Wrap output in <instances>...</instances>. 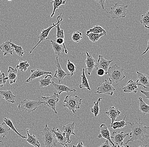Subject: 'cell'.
<instances>
[{
    "instance_id": "obj_1",
    "label": "cell",
    "mask_w": 149,
    "mask_h": 147,
    "mask_svg": "<svg viewBox=\"0 0 149 147\" xmlns=\"http://www.w3.org/2000/svg\"><path fill=\"white\" fill-rule=\"evenodd\" d=\"M140 119L139 122L131 123L128 122L131 127V131L130 133V139L126 142L127 146L129 147L127 144L130 142L140 140L143 142L145 139H148L149 137V127L144 126L143 124L140 122Z\"/></svg>"
},
{
    "instance_id": "obj_2",
    "label": "cell",
    "mask_w": 149,
    "mask_h": 147,
    "mask_svg": "<svg viewBox=\"0 0 149 147\" xmlns=\"http://www.w3.org/2000/svg\"><path fill=\"white\" fill-rule=\"evenodd\" d=\"M107 74L109 75V81L111 83L117 84L125 78L124 69L121 68L116 64L109 67Z\"/></svg>"
},
{
    "instance_id": "obj_3",
    "label": "cell",
    "mask_w": 149,
    "mask_h": 147,
    "mask_svg": "<svg viewBox=\"0 0 149 147\" xmlns=\"http://www.w3.org/2000/svg\"><path fill=\"white\" fill-rule=\"evenodd\" d=\"M42 139L44 142L45 147H52L57 146V140L55 137L54 134L52 130L49 128L46 124L45 127L42 132Z\"/></svg>"
},
{
    "instance_id": "obj_4",
    "label": "cell",
    "mask_w": 149,
    "mask_h": 147,
    "mask_svg": "<svg viewBox=\"0 0 149 147\" xmlns=\"http://www.w3.org/2000/svg\"><path fill=\"white\" fill-rule=\"evenodd\" d=\"M82 99L78 96H69L65 97L64 100L65 105V107H67L70 111H72L74 114L76 113V110L80 109V106L81 105Z\"/></svg>"
},
{
    "instance_id": "obj_5",
    "label": "cell",
    "mask_w": 149,
    "mask_h": 147,
    "mask_svg": "<svg viewBox=\"0 0 149 147\" xmlns=\"http://www.w3.org/2000/svg\"><path fill=\"white\" fill-rule=\"evenodd\" d=\"M128 5L116 3L110 9L109 13L111 15L112 19L125 18L127 14Z\"/></svg>"
},
{
    "instance_id": "obj_6",
    "label": "cell",
    "mask_w": 149,
    "mask_h": 147,
    "mask_svg": "<svg viewBox=\"0 0 149 147\" xmlns=\"http://www.w3.org/2000/svg\"><path fill=\"white\" fill-rule=\"evenodd\" d=\"M42 104L45 105V102L40 100H32L24 99L19 104L18 109L19 110H25L29 113H31L37 109L38 106Z\"/></svg>"
},
{
    "instance_id": "obj_7",
    "label": "cell",
    "mask_w": 149,
    "mask_h": 147,
    "mask_svg": "<svg viewBox=\"0 0 149 147\" xmlns=\"http://www.w3.org/2000/svg\"><path fill=\"white\" fill-rule=\"evenodd\" d=\"M62 20H63V17H62V13H61L57 17L56 21L57 22L56 24L53 23L52 26H50L47 29H43L42 30H41L40 33V37H39V38H40L39 41L37 43L36 45H35L34 47H33L31 51H30L29 52V54H31V53H32L33 51L35 49V47H37V45H38L40 43L46 40L50 39V38L48 37V35H49V33H50L51 30L53 28L55 27V26L57 24L62 22Z\"/></svg>"
},
{
    "instance_id": "obj_8",
    "label": "cell",
    "mask_w": 149,
    "mask_h": 147,
    "mask_svg": "<svg viewBox=\"0 0 149 147\" xmlns=\"http://www.w3.org/2000/svg\"><path fill=\"white\" fill-rule=\"evenodd\" d=\"M42 98L45 101V105L53 111L54 113L57 114V112L56 108L59 101V95L57 93H54L49 96H42Z\"/></svg>"
},
{
    "instance_id": "obj_9",
    "label": "cell",
    "mask_w": 149,
    "mask_h": 147,
    "mask_svg": "<svg viewBox=\"0 0 149 147\" xmlns=\"http://www.w3.org/2000/svg\"><path fill=\"white\" fill-rule=\"evenodd\" d=\"M115 90V88L112 86L111 84L105 80L104 82L98 87L97 90L95 92V93L103 94L112 96L113 95V91Z\"/></svg>"
},
{
    "instance_id": "obj_10",
    "label": "cell",
    "mask_w": 149,
    "mask_h": 147,
    "mask_svg": "<svg viewBox=\"0 0 149 147\" xmlns=\"http://www.w3.org/2000/svg\"><path fill=\"white\" fill-rule=\"evenodd\" d=\"M130 133H125L123 131L121 132H113L112 135L111 136V138L114 141L115 144L117 145L118 147H123V140L127 137H129Z\"/></svg>"
},
{
    "instance_id": "obj_11",
    "label": "cell",
    "mask_w": 149,
    "mask_h": 147,
    "mask_svg": "<svg viewBox=\"0 0 149 147\" xmlns=\"http://www.w3.org/2000/svg\"><path fill=\"white\" fill-rule=\"evenodd\" d=\"M113 62V60H108L105 59L102 55H99L98 56L97 62L95 66V68L97 70L98 69L101 68L104 70L107 75L108 70L111 63Z\"/></svg>"
},
{
    "instance_id": "obj_12",
    "label": "cell",
    "mask_w": 149,
    "mask_h": 147,
    "mask_svg": "<svg viewBox=\"0 0 149 147\" xmlns=\"http://www.w3.org/2000/svg\"><path fill=\"white\" fill-rule=\"evenodd\" d=\"M74 126L75 124L74 123L68 124L67 125H63L62 127V132L65 134L67 140V143H70L71 142V140L70 139V137L71 135H75V134L74 133Z\"/></svg>"
},
{
    "instance_id": "obj_13",
    "label": "cell",
    "mask_w": 149,
    "mask_h": 147,
    "mask_svg": "<svg viewBox=\"0 0 149 147\" xmlns=\"http://www.w3.org/2000/svg\"><path fill=\"white\" fill-rule=\"evenodd\" d=\"M56 65L57 67V70H56L55 73L54 77V78H56L58 81V83H61V81H63L64 78L66 76H70V74H67L65 71L63 70L62 68L61 67L60 64L58 60V56H56Z\"/></svg>"
},
{
    "instance_id": "obj_14",
    "label": "cell",
    "mask_w": 149,
    "mask_h": 147,
    "mask_svg": "<svg viewBox=\"0 0 149 147\" xmlns=\"http://www.w3.org/2000/svg\"><path fill=\"white\" fill-rule=\"evenodd\" d=\"M98 137L100 138H104L108 140L111 144V147H116L114 143L112 141L111 138L110 132L109 130L108 129V126L105 124H102L100 126V133L99 134L98 136Z\"/></svg>"
},
{
    "instance_id": "obj_15",
    "label": "cell",
    "mask_w": 149,
    "mask_h": 147,
    "mask_svg": "<svg viewBox=\"0 0 149 147\" xmlns=\"http://www.w3.org/2000/svg\"><path fill=\"white\" fill-rule=\"evenodd\" d=\"M138 76V80L136 82L138 86H142L148 90L149 87V76L148 75L144 73L136 72Z\"/></svg>"
},
{
    "instance_id": "obj_16",
    "label": "cell",
    "mask_w": 149,
    "mask_h": 147,
    "mask_svg": "<svg viewBox=\"0 0 149 147\" xmlns=\"http://www.w3.org/2000/svg\"><path fill=\"white\" fill-rule=\"evenodd\" d=\"M86 59L85 61L86 67L85 69L87 70V74L88 75H90L93 70L95 68L96 60L92 56V55L88 52H86Z\"/></svg>"
},
{
    "instance_id": "obj_17",
    "label": "cell",
    "mask_w": 149,
    "mask_h": 147,
    "mask_svg": "<svg viewBox=\"0 0 149 147\" xmlns=\"http://www.w3.org/2000/svg\"><path fill=\"white\" fill-rule=\"evenodd\" d=\"M31 73L30 76L26 80V82H29L33 80L39 78V77H41L43 75H46V74H52V72L44 71V70L39 69L31 70Z\"/></svg>"
},
{
    "instance_id": "obj_18",
    "label": "cell",
    "mask_w": 149,
    "mask_h": 147,
    "mask_svg": "<svg viewBox=\"0 0 149 147\" xmlns=\"http://www.w3.org/2000/svg\"><path fill=\"white\" fill-rule=\"evenodd\" d=\"M51 130L54 134L56 139L59 144L63 147H68V145L67 143V140L65 134L61 132L58 128L55 129V128H54Z\"/></svg>"
},
{
    "instance_id": "obj_19",
    "label": "cell",
    "mask_w": 149,
    "mask_h": 147,
    "mask_svg": "<svg viewBox=\"0 0 149 147\" xmlns=\"http://www.w3.org/2000/svg\"><path fill=\"white\" fill-rule=\"evenodd\" d=\"M120 114L121 112L118 109L116 108L113 106H110L108 111L105 112V114H107L111 119V125L114 122L117 121V117H118Z\"/></svg>"
},
{
    "instance_id": "obj_20",
    "label": "cell",
    "mask_w": 149,
    "mask_h": 147,
    "mask_svg": "<svg viewBox=\"0 0 149 147\" xmlns=\"http://www.w3.org/2000/svg\"><path fill=\"white\" fill-rule=\"evenodd\" d=\"M51 84L54 86L55 89L58 91V94L59 95L63 92H66L68 94L70 92L75 93L76 92V90L75 89L70 88L67 86L64 85V84H57L54 82H52Z\"/></svg>"
},
{
    "instance_id": "obj_21",
    "label": "cell",
    "mask_w": 149,
    "mask_h": 147,
    "mask_svg": "<svg viewBox=\"0 0 149 147\" xmlns=\"http://www.w3.org/2000/svg\"><path fill=\"white\" fill-rule=\"evenodd\" d=\"M138 90V87L136 82L131 79L128 81L125 86L123 88V91L125 93H136Z\"/></svg>"
},
{
    "instance_id": "obj_22",
    "label": "cell",
    "mask_w": 149,
    "mask_h": 147,
    "mask_svg": "<svg viewBox=\"0 0 149 147\" xmlns=\"http://www.w3.org/2000/svg\"><path fill=\"white\" fill-rule=\"evenodd\" d=\"M0 50L4 53L3 56H5L9 54L13 55V52L14 51L13 47L10 44V40L6 41L3 42L0 45Z\"/></svg>"
},
{
    "instance_id": "obj_23",
    "label": "cell",
    "mask_w": 149,
    "mask_h": 147,
    "mask_svg": "<svg viewBox=\"0 0 149 147\" xmlns=\"http://www.w3.org/2000/svg\"><path fill=\"white\" fill-rule=\"evenodd\" d=\"M0 95L2 99L6 100L7 102L13 104L15 102V100L16 96L10 90L2 91L0 90Z\"/></svg>"
},
{
    "instance_id": "obj_24",
    "label": "cell",
    "mask_w": 149,
    "mask_h": 147,
    "mask_svg": "<svg viewBox=\"0 0 149 147\" xmlns=\"http://www.w3.org/2000/svg\"><path fill=\"white\" fill-rule=\"evenodd\" d=\"M8 79L9 80V83L12 84L15 83L17 79V71L16 69L13 67L9 66L7 71Z\"/></svg>"
},
{
    "instance_id": "obj_25",
    "label": "cell",
    "mask_w": 149,
    "mask_h": 147,
    "mask_svg": "<svg viewBox=\"0 0 149 147\" xmlns=\"http://www.w3.org/2000/svg\"><path fill=\"white\" fill-rule=\"evenodd\" d=\"M50 42L54 52L55 54L57 56H59L62 52H65V47L63 45H60L56 42L55 40H51Z\"/></svg>"
},
{
    "instance_id": "obj_26",
    "label": "cell",
    "mask_w": 149,
    "mask_h": 147,
    "mask_svg": "<svg viewBox=\"0 0 149 147\" xmlns=\"http://www.w3.org/2000/svg\"><path fill=\"white\" fill-rule=\"evenodd\" d=\"M27 134L28 137L26 139V141L31 145L35 147H40V142L34 135L29 133V128L27 129Z\"/></svg>"
},
{
    "instance_id": "obj_27",
    "label": "cell",
    "mask_w": 149,
    "mask_h": 147,
    "mask_svg": "<svg viewBox=\"0 0 149 147\" xmlns=\"http://www.w3.org/2000/svg\"><path fill=\"white\" fill-rule=\"evenodd\" d=\"M138 100L139 103V110L144 116L145 114L149 113V106L144 102L143 98L141 97L139 98Z\"/></svg>"
},
{
    "instance_id": "obj_28",
    "label": "cell",
    "mask_w": 149,
    "mask_h": 147,
    "mask_svg": "<svg viewBox=\"0 0 149 147\" xmlns=\"http://www.w3.org/2000/svg\"><path fill=\"white\" fill-rule=\"evenodd\" d=\"M106 34H107V32H103V33H95L90 32V33H86V35L91 42H96L99 40L100 38L104 35H106Z\"/></svg>"
},
{
    "instance_id": "obj_29",
    "label": "cell",
    "mask_w": 149,
    "mask_h": 147,
    "mask_svg": "<svg viewBox=\"0 0 149 147\" xmlns=\"http://www.w3.org/2000/svg\"><path fill=\"white\" fill-rule=\"evenodd\" d=\"M85 69H83L82 73L81 75V77L82 79V82L79 85V88L80 89L86 88L87 89V90H91V88H90L89 84H88V81L87 80V78H86V76L85 73Z\"/></svg>"
},
{
    "instance_id": "obj_30",
    "label": "cell",
    "mask_w": 149,
    "mask_h": 147,
    "mask_svg": "<svg viewBox=\"0 0 149 147\" xmlns=\"http://www.w3.org/2000/svg\"><path fill=\"white\" fill-rule=\"evenodd\" d=\"M52 79V76H51V74H46V76L44 78H43L39 81L40 87L49 86L52 83V82H51V79Z\"/></svg>"
},
{
    "instance_id": "obj_31",
    "label": "cell",
    "mask_w": 149,
    "mask_h": 147,
    "mask_svg": "<svg viewBox=\"0 0 149 147\" xmlns=\"http://www.w3.org/2000/svg\"><path fill=\"white\" fill-rule=\"evenodd\" d=\"M66 1V0H54L51 2V3H53V11L51 14V17H53L55 15L56 9L59 8L61 5L65 4Z\"/></svg>"
},
{
    "instance_id": "obj_32",
    "label": "cell",
    "mask_w": 149,
    "mask_h": 147,
    "mask_svg": "<svg viewBox=\"0 0 149 147\" xmlns=\"http://www.w3.org/2000/svg\"><path fill=\"white\" fill-rule=\"evenodd\" d=\"M126 115H125L123 119L120 121L118 122L117 121L114 122L111 125V127L113 128V129L115 130L117 128H123L125 127V126L128 124V122L126 123L125 119Z\"/></svg>"
},
{
    "instance_id": "obj_33",
    "label": "cell",
    "mask_w": 149,
    "mask_h": 147,
    "mask_svg": "<svg viewBox=\"0 0 149 147\" xmlns=\"http://www.w3.org/2000/svg\"><path fill=\"white\" fill-rule=\"evenodd\" d=\"M3 121H4L5 123L9 127V128H11L13 132H15L19 136L22 138H26V137L25 136L22 135L20 133H19L18 132H17V129L15 128V126H14V124H13V122H12V120H11V119L9 118H6L4 119Z\"/></svg>"
},
{
    "instance_id": "obj_34",
    "label": "cell",
    "mask_w": 149,
    "mask_h": 147,
    "mask_svg": "<svg viewBox=\"0 0 149 147\" xmlns=\"http://www.w3.org/2000/svg\"><path fill=\"white\" fill-rule=\"evenodd\" d=\"M140 23L143 25L145 28H149V11L148 10L144 14L141 15Z\"/></svg>"
},
{
    "instance_id": "obj_35",
    "label": "cell",
    "mask_w": 149,
    "mask_h": 147,
    "mask_svg": "<svg viewBox=\"0 0 149 147\" xmlns=\"http://www.w3.org/2000/svg\"><path fill=\"white\" fill-rule=\"evenodd\" d=\"M10 128L5 123H0V137L4 138L8 134Z\"/></svg>"
},
{
    "instance_id": "obj_36",
    "label": "cell",
    "mask_w": 149,
    "mask_h": 147,
    "mask_svg": "<svg viewBox=\"0 0 149 147\" xmlns=\"http://www.w3.org/2000/svg\"><path fill=\"white\" fill-rule=\"evenodd\" d=\"M102 98H99L98 99L97 102L94 101V106L91 109V111L94 114L95 117H97L98 115L99 114L100 112V103L102 100Z\"/></svg>"
},
{
    "instance_id": "obj_37",
    "label": "cell",
    "mask_w": 149,
    "mask_h": 147,
    "mask_svg": "<svg viewBox=\"0 0 149 147\" xmlns=\"http://www.w3.org/2000/svg\"><path fill=\"white\" fill-rule=\"evenodd\" d=\"M10 43L12 47H13L14 51L16 54L19 56H23L25 52L23 51V47L21 46L16 45L12 41V40H10Z\"/></svg>"
},
{
    "instance_id": "obj_38",
    "label": "cell",
    "mask_w": 149,
    "mask_h": 147,
    "mask_svg": "<svg viewBox=\"0 0 149 147\" xmlns=\"http://www.w3.org/2000/svg\"><path fill=\"white\" fill-rule=\"evenodd\" d=\"M92 32L95 33H100L103 32H107L104 29L102 28L101 26L99 25H95L94 26L93 28L89 29L88 30L86 31V33Z\"/></svg>"
},
{
    "instance_id": "obj_39",
    "label": "cell",
    "mask_w": 149,
    "mask_h": 147,
    "mask_svg": "<svg viewBox=\"0 0 149 147\" xmlns=\"http://www.w3.org/2000/svg\"><path fill=\"white\" fill-rule=\"evenodd\" d=\"M67 68L69 72L70 76H72L76 72V67L74 64L71 62L70 59L68 60L67 64Z\"/></svg>"
},
{
    "instance_id": "obj_40",
    "label": "cell",
    "mask_w": 149,
    "mask_h": 147,
    "mask_svg": "<svg viewBox=\"0 0 149 147\" xmlns=\"http://www.w3.org/2000/svg\"><path fill=\"white\" fill-rule=\"evenodd\" d=\"M30 65L27 61H20L18 65L16 66L17 69H19L21 72H25L29 67Z\"/></svg>"
},
{
    "instance_id": "obj_41",
    "label": "cell",
    "mask_w": 149,
    "mask_h": 147,
    "mask_svg": "<svg viewBox=\"0 0 149 147\" xmlns=\"http://www.w3.org/2000/svg\"><path fill=\"white\" fill-rule=\"evenodd\" d=\"M60 23H58L55 26V27L56 28L57 31L55 37H56V38H61L65 39V33H64V30L60 28Z\"/></svg>"
},
{
    "instance_id": "obj_42",
    "label": "cell",
    "mask_w": 149,
    "mask_h": 147,
    "mask_svg": "<svg viewBox=\"0 0 149 147\" xmlns=\"http://www.w3.org/2000/svg\"><path fill=\"white\" fill-rule=\"evenodd\" d=\"M82 33L79 31L73 32L72 36V39L73 41L75 42H79L82 39Z\"/></svg>"
},
{
    "instance_id": "obj_43",
    "label": "cell",
    "mask_w": 149,
    "mask_h": 147,
    "mask_svg": "<svg viewBox=\"0 0 149 147\" xmlns=\"http://www.w3.org/2000/svg\"><path fill=\"white\" fill-rule=\"evenodd\" d=\"M7 80H8V77H6L5 73H1L0 76V87H2L4 85Z\"/></svg>"
},
{
    "instance_id": "obj_44",
    "label": "cell",
    "mask_w": 149,
    "mask_h": 147,
    "mask_svg": "<svg viewBox=\"0 0 149 147\" xmlns=\"http://www.w3.org/2000/svg\"><path fill=\"white\" fill-rule=\"evenodd\" d=\"M97 70V75L99 76H104L105 74H106V72H105V70L102 69H98Z\"/></svg>"
},
{
    "instance_id": "obj_45",
    "label": "cell",
    "mask_w": 149,
    "mask_h": 147,
    "mask_svg": "<svg viewBox=\"0 0 149 147\" xmlns=\"http://www.w3.org/2000/svg\"><path fill=\"white\" fill-rule=\"evenodd\" d=\"M97 2V3L100 5L102 7V10H104L105 8V3H106V0H95Z\"/></svg>"
},
{
    "instance_id": "obj_46",
    "label": "cell",
    "mask_w": 149,
    "mask_h": 147,
    "mask_svg": "<svg viewBox=\"0 0 149 147\" xmlns=\"http://www.w3.org/2000/svg\"><path fill=\"white\" fill-rule=\"evenodd\" d=\"M99 147H111V146H110V145H109V141H108V140H106V141H105V142H104V143H103V144H101L100 146H99Z\"/></svg>"
},
{
    "instance_id": "obj_47",
    "label": "cell",
    "mask_w": 149,
    "mask_h": 147,
    "mask_svg": "<svg viewBox=\"0 0 149 147\" xmlns=\"http://www.w3.org/2000/svg\"><path fill=\"white\" fill-rule=\"evenodd\" d=\"M140 92L145 96L146 97V98L147 99H149V92L148 91V92H146V91H144V90H140Z\"/></svg>"
},
{
    "instance_id": "obj_48",
    "label": "cell",
    "mask_w": 149,
    "mask_h": 147,
    "mask_svg": "<svg viewBox=\"0 0 149 147\" xmlns=\"http://www.w3.org/2000/svg\"><path fill=\"white\" fill-rule=\"evenodd\" d=\"M73 147H84V146L82 142L81 141H79L76 143L75 145H73Z\"/></svg>"
},
{
    "instance_id": "obj_49",
    "label": "cell",
    "mask_w": 149,
    "mask_h": 147,
    "mask_svg": "<svg viewBox=\"0 0 149 147\" xmlns=\"http://www.w3.org/2000/svg\"><path fill=\"white\" fill-rule=\"evenodd\" d=\"M149 50V41H148V45H147V48H146V50H145V51L142 53V54H141V55H143L144 54H146V53L147 52H148V51Z\"/></svg>"
},
{
    "instance_id": "obj_50",
    "label": "cell",
    "mask_w": 149,
    "mask_h": 147,
    "mask_svg": "<svg viewBox=\"0 0 149 147\" xmlns=\"http://www.w3.org/2000/svg\"><path fill=\"white\" fill-rule=\"evenodd\" d=\"M148 146H146V145H141V146H140L139 147H147Z\"/></svg>"
},
{
    "instance_id": "obj_51",
    "label": "cell",
    "mask_w": 149,
    "mask_h": 147,
    "mask_svg": "<svg viewBox=\"0 0 149 147\" xmlns=\"http://www.w3.org/2000/svg\"><path fill=\"white\" fill-rule=\"evenodd\" d=\"M7 1H13V0H7Z\"/></svg>"
},
{
    "instance_id": "obj_52",
    "label": "cell",
    "mask_w": 149,
    "mask_h": 147,
    "mask_svg": "<svg viewBox=\"0 0 149 147\" xmlns=\"http://www.w3.org/2000/svg\"><path fill=\"white\" fill-rule=\"evenodd\" d=\"M1 70H0V76H1Z\"/></svg>"
},
{
    "instance_id": "obj_53",
    "label": "cell",
    "mask_w": 149,
    "mask_h": 147,
    "mask_svg": "<svg viewBox=\"0 0 149 147\" xmlns=\"http://www.w3.org/2000/svg\"><path fill=\"white\" fill-rule=\"evenodd\" d=\"M1 142H2V141H0V143H1Z\"/></svg>"
}]
</instances>
